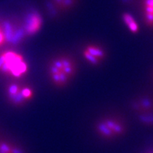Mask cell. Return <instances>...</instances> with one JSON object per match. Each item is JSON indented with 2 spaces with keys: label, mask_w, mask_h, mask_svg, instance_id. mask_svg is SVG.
<instances>
[{
  "label": "cell",
  "mask_w": 153,
  "mask_h": 153,
  "mask_svg": "<svg viewBox=\"0 0 153 153\" xmlns=\"http://www.w3.org/2000/svg\"><path fill=\"white\" fill-rule=\"evenodd\" d=\"M77 71L76 63L72 57L62 55L50 63L48 75L57 87H65L74 79Z\"/></svg>",
  "instance_id": "1"
},
{
  "label": "cell",
  "mask_w": 153,
  "mask_h": 153,
  "mask_svg": "<svg viewBox=\"0 0 153 153\" xmlns=\"http://www.w3.org/2000/svg\"><path fill=\"white\" fill-rule=\"evenodd\" d=\"M33 91L28 87L19 85H11L8 88V96L11 102L16 104H22L33 97Z\"/></svg>",
  "instance_id": "4"
},
{
  "label": "cell",
  "mask_w": 153,
  "mask_h": 153,
  "mask_svg": "<svg viewBox=\"0 0 153 153\" xmlns=\"http://www.w3.org/2000/svg\"><path fill=\"white\" fill-rule=\"evenodd\" d=\"M94 131L100 138L112 140L126 135L128 124L126 120L118 115H106L96 120Z\"/></svg>",
  "instance_id": "2"
},
{
  "label": "cell",
  "mask_w": 153,
  "mask_h": 153,
  "mask_svg": "<svg viewBox=\"0 0 153 153\" xmlns=\"http://www.w3.org/2000/svg\"><path fill=\"white\" fill-rule=\"evenodd\" d=\"M143 11L146 24L153 26V0H143Z\"/></svg>",
  "instance_id": "8"
},
{
  "label": "cell",
  "mask_w": 153,
  "mask_h": 153,
  "mask_svg": "<svg viewBox=\"0 0 153 153\" xmlns=\"http://www.w3.org/2000/svg\"><path fill=\"white\" fill-rule=\"evenodd\" d=\"M5 38H6L5 34L4 33V32L2 31V30H1V28H0V45H1V44H3L4 42Z\"/></svg>",
  "instance_id": "11"
},
{
  "label": "cell",
  "mask_w": 153,
  "mask_h": 153,
  "mask_svg": "<svg viewBox=\"0 0 153 153\" xmlns=\"http://www.w3.org/2000/svg\"><path fill=\"white\" fill-rule=\"evenodd\" d=\"M136 119L142 126L153 128V111L136 114Z\"/></svg>",
  "instance_id": "9"
},
{
  "label": "cell",
  "mask_w": 153,
  "mask_h": 153,
  "mask_svg": "<svg viewBox=\"0 0 153 153\" xmlns=\"http://www.w3.org/2000/svg\"><path fill=\"white\" fill-rule=\"evenodd\" d=\"M129 107L135 114L153 111V96L144 94L135 97L130 102Z\"/></svg>",
  "instance_id": "6"
},
{
  "label": "cell",
  "mask_w": 153,
  "mask_h": 153,
  "mask_svg": "<svg viewBox=\"0 0 153 153\" xmlns=\"http://www.w3.org/2000/svg\"><path fill=\"white\" fill-rule=\"evenodd\" d=\"M82 55L84 58L92 65H98L106 57L104 48L96 44L87 45L83 50Z\"/></svg>",
  "instance_id": "5"
},
{
  "label": "cell",
  "mask_w": 153,
  "mask_h": 153,
  "mask_svg": "<svg viewBox=\"0 0 153 153\" xmlns=\"http://www.w3.org/2000/svg\"><path fill=\"white\" fill-rule=\"evenodd\" d=\"M42 19L38 13H33L28 17L26 22V29L28 34H34L37 33L42 26Z\"/></svg>",
  "instance_id": "7"
},
{
  "label": "cell",
  "mask_w": 153,
  "mask_h": 153,
  "mask_svg": "<svg viewBox=\"0 0 153 153\" xmlns=\"http://www.w3.org/2000/svg\"><path fill=\"white\" fill-rule=\"evenodd\" d=\"M150 153H153V152H150Z\"/></svg>",
  "instance_id": "12"
},
{
  "label": "cell",
  "mask_w": 153,
  "mask_h": 153,
  "mask_svg": "<svg viewBox=\"0 0 153 153\" xmlns=\"http://www.w3.org/2000/svg\"><path fill=\"white\" fill-rule=\"evenodd\" d=\"M123 22L125 23L128 28L130 30V31L133 33H136L139 30V26L137 23L135 22L133 16L128 13H124L122 16Z\"/></svg>",
  "instance_id": "10"
},
{
  "label": "cell",
  "mask_w": 153,
  "mask_h": 153,
  "mask_svg": "<svg viewBox=\"0 0 153 153\" xmlns=\"http://www.w3.org/2000/svg\"><path fill=\"white\" fill-rule=\"evenodd\" d=\"M27 71V63L19 53L8 51L0 56V72L14 77H21Z\"/></svg>",
  "instance_id": "3"
}]
</instances>
